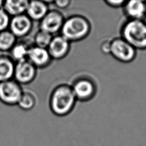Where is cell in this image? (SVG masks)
I'll return each instance as SVG.
<instances>
[{
  "mask_svg": "<svg viewBox=\"0 0 146 146\" xmlns=\"http://www.w3.org/2000/svg\"><path fill=\"white\" fill-rule=\"evenodd\" d=\"M62 14L56 10L48 11L40 20V30L53 34L61 30L64 22Z\"/></svg>",
  "mask_w": 146,
  "mask_h": 146,
  "instance_id": "obj_7",
  "label": "cell"
},
{
  "mask_svg": "<svg viewBox=\"0 0 146 146\" xmlns=\"http://www.w3.org/2000/svg\"><path fill=\"white\" fill-rule=\"evenodd\" d=\"M23 92L20 84L15 80L0 82V101L6 105L17 104Z\"/></svg>",
  "mask_w": 146,
  "mask_h": 146,
  "instance_id": "obj_5",
  "label": "cell"
},
{
  "mask_svg": "<svg viewBox=\"0 0 146 146\" xmlns=\"http://www.w3.org/2000/svg\"><path fill=\"white\" fill-rule=\"evenodd\" d=\"M52 38V34L40 30V31L37 32L34 37L35 46L44 48H47Z\"/></svg>",
  "mask_w": 146,
  "mask_h": 146,
  "instance_id": "obj_18",
  "label": "cell"
},
{
  "mask_svg": "<svg viewBox=\"0 0 146 146\" xmlns=\"http://www.w3.org/2000/svg\"><path fill=\"white\" fill-rule=\"evenodd\" d=\"M102 50L105 53H110V42H106L103 43L102 46Z\"/></svg>",
  "mask_w": 146,
  "mask_h": 146,
  "instance_id": "obj_23",
  "label": "cell"
},
{
  "mask_svg": "<svg viewBox=\"0 0 146 146\" xmlns=\"http://www.w3.org/2000/svg\"><path fill=\"white\" fill-rule=\"evenodd\" d=\"M72 87L62 84L56 87L52 91L50 104L52 112L58 116H64L72 110L76 102Z\"/></svg>",
  "mask_w": 146,
  "mask_h": 146,
  "instance_id": "obj_1",
  "label": "cell"
},
{
  "mask_svg": "<svg viewBox=\"0 0 146 146\" xmlns=\"http://www.w3.org/2000/svg\"><path fill=\"white\" fill-rule=\"evenodd\" d=\"M10 16L2 8L0 9V32L6 30L9 26Z\"/></svg>",
  "mask_w": 146,
  "mask_h": 146,
  "instance_id": "obj_20",
  "label": "cell"
},
{
  "mask_svg": "<svg viewBox=\"0 0 146 146\" xmlns=\"http://www.w3.org/2000/svg\"><path fill=\"white\" fill-rule=\"evenodd\" d=\"M70 42L62 35L53 36L47 50L51 58L60 59L68 52Z\"/></svg>",
  "mask_w": 146,
  "mask_h": 146,
  "instance_id": "obj_10",
  "label": "cell"
},
{
  "mask_svg": "<svg viewBox=\"0 0 146 146\" xmlns=\"http://www.w3.org/2000/svg\"><path fill=\"white\" fill-rule=\"evenodd\" d=\"M32 26V20L24 14L13 17L10 19L9 27V31L16 38H20L27 35L30 32Z\"/></svg>",
  "mask_w": 146,
  "mask_h": 146,
  "instance_id": "obj_8",
  "label": "cell"
},
{
  "mask_svg": "<svg viewBox=\"0 0 146 146\" xmlns=\"http://www.w3.org/2000/svg\"><path fill=\"white\" fill-rule=\"evenodd\" d=\"M126 1L124 0H106L105 2L108 5L113 7H123Z\"/></svg>",
  "mask_w": 146,
  "mask_h": 146,
  "instance_id": "obj_21",
  "label": "cell"
},
{
  "mask_svg": "<svg viewBox=\"0 0 146 146\" xmlns=\"http://www.w3.org/2000/svg\"><path fill=\"white\" fill-rule=\"evenodd\" d=\"M35 103L34 96L29 92H23L17 105L24 110H30L34 107Z\"/></svg>",
  "mask_w": 146,
  "mask_h": 146,
  "instance_id": "obj_19",
  "label": "cell"
},
{
  "mask_svg": "<svg viewBox=\"0 0 146 146\" xmlns=\"http://www.w3.org/2000/svg\"><path fill=\"white\" fill-rule=\"evenodd\" d=\"M36 67L27 59L15 64L14 77L19 84H28L35 78Z\"/></svg>",
  "mask_w": 146,
  "mask_h": 146,
  "instance_id": "obj_6",
  "label": "cell"
},
{
  "mask_svg": "<svg viewBox=\"0 0 146 146\" xmlns=\"http://www.w3.org/2000/svg\"><path fill=\"white\" fill-rule=\"evenodd\" d=\"M91 26L84 17L73 15L64 21L61 28V35L70 42L84 38L90 33Z\"/></svg>",
  "mask_w": 146,
  "mask_h": 146,
  "instance_id": "obj_3",
  "label": "cell"
},
{
  "mask_svg": "<svg viewBox=\"0 0 146 146\" xmlns=\"http://www.w3.org/2000/svg\"><path fill=\"white\" fill-rule=\"evenodd\" d=\"M48 12V5L43 1H30L29 2L26 15L34 21H40Z\"/></svg>",
  "mask_w": 146,
  "mask_h": 146,
  "instance_id": "obj_13",
  "label": "cell"
},
{
  "mask_svg": "<svg viewBox=\"0 0 146 146\" xmlns=\"http://www.w3.org/2000/svg\"><path fill=\"white\" fill-rule=\"evenodd\" d=\"M29 48L22 43H17L10 51V58L17 62L26 59Z\"/></svg>",
  "mask_w": 146,
  "mask_h": 146,
  "instance_id": "obj_17",
  "label": "cell"
},
{
  "mask_svg": "<svg viewBox=\"0 0 146 146\" xmlns=\"http://www.w3.org/2000/svg\"><path fill=\"white\" fill-rule=\"evenodd\" d=\"M16 36L9 30L0 32V52L10 51L16 43Z\"/></svg>",
  "mask_w": 146,
  "mask_h": 146,
  "instance_id": "obj_16",
  "label": "cell"
},
{
  "mask_svg": "<svg viewBox=\"0 0 146 146\" xmlns=\"http://www.w3.org/2000/svg\"><path fill=\"white\" fill-rule=\"evenodd\" d=\"M76 99L86 101L91 98L95 94L94 83L87 79H80L76 81L72 86Z\"/></svg>",
  "mask_w": 146,
  "mask_h": 146,
  "instance_id": "obj_11",
  "label": "cell"
},
{
  "mask_svg": "<svg viewBox=\"0 0 146 146\" xmlns=\"http://www.w3.org/2000/svg\"><path fill=\"white\" fill-rule=\"evenodd\" d=\"M55 5L59 9H65L67 7L71 1L69 0H58L54 2Z\"/></svg>",
  "mask_w": 146,
  "mask_h": 146,
  "instance_id": "obj_22",
  "label": "cell"
},
{
  "mask_svg": "<svg viewBox=\"0 0 146 146\" xmlns=\"http://www.w3.org/2000/svg\"><path fill=\"white\" fill-rule=\"evenodd\" d=\"M29 1L27 0H7L5 1L3 9L12 17L24 14L27 10Z\"/></svg>",
  "mask_w": 146,
  "mask_h": 146,
  "instance_id": "obj_14",
  "label": "cell"
},
{
  "mask_svg": "<svg viewBox=\"0 0 146 146\" xmlns=\"http://www.w3.org/2000/svg\"><path fill=\"white\" fill-rule=\"evenodd\" d=\"M4 2H5V1H2V0H0V9L3 8V4H4Z\"/></svg>",
  "mask_w": 146,
  "mask_h": 146,
  "instance_id": "obj_24",
  "label": "cell"
},
{
  "mask_svg": "<svg viewBox=\"0 0 146 146\" xmlns=\"http://www.w3.org/2000/svg\"><path fill=\"white\" fill-rule=\"evenodd\" d=\"M110 54L120 62L129 63L135 59L137 50L125 39L120 37L110 41Z\"/></svg>",
  "mask_w": 146,
  "mask_h": 146,
  "instance_id": "obj_4",
  "label": "cell"
},
{
  "mask_svg": "<svg viewBox=\"0 0 146 146\" xmlns=\"http://www.w3.org/2000/svg\"><path fill=\"white\" fill-rule=\"evenodd\" d=\"M51 56L47 48L34 46L29 49L27 59L35 67H43L48 65Z\"/></svg>",
  "mask_w": 146,
  "mask_h": 146,
  "instance_id": "obj_12",
  "label": "cell"
},
{
  "mask_svg": "<svg viewBox=\"0 0 146 146\" xmlns=\"http://www.w3.org/2000/svg\"><path fill=\"white\" fill-rule=\"evenodd\" d=\"M15 64L10 56L0 55V82L11 80Z\"/></svg>",
  "mask_w": 146,
  "mask_h": 146,
  "instance_id": "obj_15",
  "label": "cell"
},
{
  "mask_svg": "<svg viewBox=\"0 0 146 146\" xmlns=\"http://www.w3.org/2000/svg\"><path fill=\"white\" fill-rule=\"evenodd\" d=\"M121 38L136 50H146V22L128 19L121 30Z\"/></svg>",
  "mask_w": 146,
  "mask_h": 146,
  "instance_id": "obj_2",
  "label": "cell"
},
{
  "mask_svg": "<svg viewBox=\"0 0 146 146\" xmlns=\"http://www.w3.org/2000/svg\"><path fill=\"white\" fill-rule=\"evenodd\" d=\"M123 7L128 19L145 20L146 18V1L133 0L126 1Z\"/></svg>",
  "mask_w": 146,
  "mask_h": 146,
  "instance_id": "obj_9",
  "label": "cell"
}]
</instances>
